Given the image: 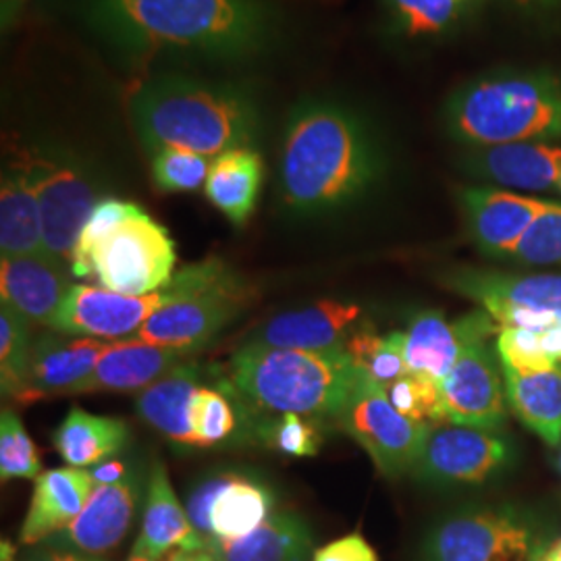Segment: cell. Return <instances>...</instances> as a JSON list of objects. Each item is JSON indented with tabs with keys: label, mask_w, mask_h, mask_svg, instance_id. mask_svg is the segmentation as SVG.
I'll return each instance as SVG.
<instances>
[{
	"label": "cell",
	"mask_w": 561,
	"mask_h": 561,
	"mask_svg": "<svg viewBox=\"0 0 561 561\" xmlns=\"http://www.w3.org/2000/svg\"><path fill=\"white\" fill-rule=\"evenodd\" d=\"M512 449L489 431L454 422L431 424L412 474L431 486H479L510 463Z\"/></svg>",
	"instance_id": "obj_11"
},
{
	"label": "cell",
	"mask_w": 561,
	"mask_h": 561,
	"mask_svg": "<svg viewBox=\"0 0 561 561\" xmlns=\"http://www.w3.org/2000/svg\"><path fill=\"white\" fill-rule=\"evenodd\" d=\"M134 545L157 561L175 549H208L178 500L162 461L152 466L144 497L140 537Z\"/></svg>",
	"instance_id": "obj_24"
},
{
	"label": "cell",
	"mask_w": 561,
	"mask_h": 561,
	"mask_svg": "<svg viewBox=\"0 0 561 561\" xmlns=\"http://www.w3.org/2000/svg\"><path fill=\"white\" fill-rule=\"evenodd\" d=\"M507 405L516 419L551 447L561 443V362L541 373L502 366Z\"/></svg>",
	"instance_id": "obj_27"
},
{
	"label": "cell",
	"mask_w": 561,
	"mask_h": 561,
	"mask_svg": "<svg viewBox=\"0 0 561 561\" xmlns=\"http://www.w3.org/2000/svg\"><path fill=\"white\" fill-rule=\"evenodd\" d=\"M472 0H391V11L408 36H431L447 30Z\"/></svg>",
	"instance_id": "obj_38"
},
{
	"label": "cell",
	"mask_w": 561,
	"mask_h": 561,
	"mask_svg": "<svg viewBox=\"0 0 561 561\" xmlns=\"http://www.w3.org/2000/svg\"><path fill=\"white\" fill-rule=\"evenodd\" d=\"M539 553L530 520L510 505L463 507L437 522L421 561H526Z\"/></svg>",
	"instance_id": "obj_9"
},
{
	"label": "cell",
	"mask_w": 561,
	"mask_h": 561,
	"mask_svg": "<svg viewBox=\"0 0 561 561\" xmlns=\"http://www.w3.org/2000/svg\"><path fill=\"white\" fill-rule=\"evenodd\" d=\"M558 466H560V472H561V443H560V456H558Z\"/></svg>",
	"instance_id": "obj_52"
},
{
	"label": "cell",
	"mask_w": 561,
	"mask_h": 561,
	"mask_svg": "<svg viewBox=\"0 0 561 561\" xmlns=\"http://www.w3.org/2000/svg\"><path fill=\"white\" fill-rule=\"evenodd\" d=\"M445 127L470 148L561 141V80L505 73L472 81L447 101Z\"/></svg>",
	"instance_id": "obj_5"
},
{
	"label": "cell",
	"mask_w": 561,
	"mask_h": 561,
	"mask_svg": "<svg viewBox=\"0 0 561 561\" xmlns=\"http://www.w3.org/2000/svg\"><path fill=\"white\" fill-rule=\"evenodd\" d=\"M502 327L484 310L447 321L437 310L419 312L405 333V362L412 373H424L443 382L460 358L463 345L481 335H495Z\"/></svg>",
	"instance_id": "obj_18"
},
{
	"label": "cell",
	"mask_w": 561,
	"mask_h": 561,
	"mask_svg": "<svg viewBox=\"0 0 561 561\" xmlns=\"http://www.w3.org/2000/svg\"><path fill=\"white\" fill-rule=\"evenodd\" d=\"M259 435L271 449L291 458H312L321 447L317 421L300 414H279L275 421L264 422Z\"/></svg>",
	"instance_id": "obj_39"
},
{
	"label": "cell",
	"mask_w": 561,
	"mask_h": 561,
	"mask_svg": "<svg viewBox=\"0 0 561 561\" xmlns=\"http://www.w3.org/2000/svg\"><path fill=\"white\" fill-rule=\"evenodd\" d=\"M460 202L470 238L484 256L500 261H512L522 238L553 204L495 187H463Z\"/></svg>",
	"instance_id": "obj_14"
},
{
	"label": "cell",
	"mask_w": 561,
	"mask_h": 561,
	"mask_svg": "<svg viewBox=\"0 0 561 561\" xmlns=\"http://www.w3.org/2000/svg\"><path fill=\"white\" fill-rule=\"evenodd\" d=\"M314 551L308 524L294 512H273L252 535L210 547L217 561H308Z\"/></svg>",
	"instance_id": "obj_28"
},
{
	"label": "cell",
	"mask_w": 561,
	"mask_h": 561,
	"mask_svg": "<svg viewBox=\"0 0 561 561\" xmlns=\"http://www.w3.org/2000/svg\"><path fill=\"white\" fill-rule=\"evenodd\" d=\"M461 167L479 180L502 187L558 192L561 181V146L549 141L503 144L489 148H472Z\"/></svg>",
	"instance_id": "obj_19"
},
{
	"label": "cell",
	"mask_w": 561,
	"mask_h": 561,
	"mask_svg": "<svg viewBox=\"0 0 561 561\" xmlns=\"http://www.w3.org/2000/svg\"><path fill=\"white\" fill-rule=\"evenodd\" d=\"M340 428L360 445L387 479L412 472L431 424L400 414L377 382L364 379L341 412Z\"/></svg>",
	"instance_id": "obj_10"
},
{
	"label": "cell",
	"mask_w": 561,
	"mask_h": 561,
	"mask_svg": "<svg viewBox=\"0 0 561 561\" xmlns=\"http://www.w3.org/2000/svg\"><path fill=\"white\" fill-rule=\"evenodd\" d=\"M81 13L125 57L248 59L277 36L264 0H81Z\"/></svg>",
	"instance_id": "obj_1"
},
{
	"label": "cell",
	"mask_w": 561,
	"mask_h": 561,
	"mask_svg": "<svg viewBox=\"0 0 561 561\" xmlns=\"http://www.w3.org/2000/svg\"><path fill=\"white\" fill-rule=\"evenodd\" d=\"M391 405L405 419L437 424L445 421L442 382L424 373H408L400 381L385 389Z\"/></svg>",
	"instance_id": "obj_34"
},
{
	"label": "cell",
	"mask_w": 561,
	"mask_h": 561,
	"mask_svg": "<svg viewBox=\"0 0 561 561\" xmlns=\"http://www.w3.org/2000/svg\"><path fill=\"white\" fill-rule=\"evenodd\" d=\"M71 271L48 256H2L0 296L32 324L55 329L60 306L71 289Z\"/></svg>",
	"instance_id": "obj_20"
},
{
	"label": "cell",
	"mask_w": 561,
	"mask_h": 561,
	"mask_svg": "<svg viewBox=\"0 0 561 561\" xmlns=\"http://www.w3.org/2000/svg\"><path fill=\"white\" fill-rule=\"evenodd\" d=\"M443 287L479 301L493 319L507 308H520L561 322V275L503 273L458 266L442 275Z\"/></svg>",
	"instance_id": "obj_15"
},
{
	"label": "cell",
	"mask_w": 561,
	"mask_h": 561,
	"mask_svg": "<svg viewBox=\"0 0 561 561\" xmlns=\"http://www.w3.org/2000/svg\"><path fill=\"white\" fill-rule=\"evenodd\" d=\"M18 162L41 202L44 252L71 271L81 231L102 201L101 181L76 152L60 146H30Z\"/></svg>",
	"instance_id": "obj_8"
},
{
	"label": "cell",
	"mask_w": 561,
	"mask_h": 561,
	"mask_svg": "<svg viewBox=\"0 0 561 561\" xmlns=\"http://www.w3.org/2000/svg\"><path fill=\"white\" fill-rule=\"evenodd\" d=\"M381 152L360 115L327 99L289 113L279 161L280 204L317 217L362 198L381 175Z\"/></svg>",
	"instance_id": "obj_2"
},
{
	"label": "cell",
	"mask_w": 561,
	"mask_h": 561,
	"mask_svg": "<svg viewBox=\"0 0 561 561\" xmlns=\"http://www.w3.org/2000/svg\"><path fill=\"white\" fill-rule=\"evenodd\" d=\"M94 491L85 468H55L36 479L20 530L21 545H41L76 520Z\"/></svg>",
	"instance_id": "obj_22"
},
{
	"label": "cell",
	"mask_w": 561,
	"mask_h": 561,
	"mask_svg": "<svg viewBox=\"0 0 561 561\" xmlns=\"http://www.w3.org/2000/svg\"><path fill=\"white\" fill-rule=\"evenodd\" d=\"M42 461L38 449L30 439L20 416L4 408L0 414V479L2 482L13 479H38Z\"/></svg>",
	"instance_id": "obj_35"
},
{
	"label": "cell",
	"mask_w": 561,
	"mask_h": 561,
	"mask_svg": "<svg viewBox=\"0 0 561 561\" xmlns=\"http://www.w3.org/2000/svg\"><path fill=\"white\" fill-rule=\"evenodd\" d=\"M233 479V474L229 472H219V474H210L204 481L198 482L194 486V491H190L187 502H185V512L187 518L192 522L196 535L201 537L204 545L210 551V545L215 542V535H213V524H210V510L213 503L219 497L225 484Z\"/></svg>",
	"instance_id": "obj_42"
},
{
	"label": "cell",
	"mask_w": 561,
	"mask_h": 561,
	"mask_svg": "<svg viewBox=\"0 0 561 561\" xmlns=\"http://www.w3.org/2000/svg\"><path fill=\"white\" fill-rule=\"evenodd\" d=\"M345 352L362 373L382 389L410 373L405 362V333L400 331L379 335L370 324H356L345 343Z\"/></svg>",
	"instance_id": "obj_33"
},
{
	"label": "cell",
	"mask_w": 561,
	"mask_h": 561,
	"mask_svg": "<svg viewBox=\"0 0 561 561\" xmlns=\"http://www.w3.org/2000/svg\"><path fill=\"white\" fill-rule=\"evenodd\" d=\"M129 111L150 154L185 148L215 159L233 148H254L261 138V106L233 83L159 76L141 83Z\"/></svg>",
	"instance_id": "obj_3"
},
{
	"label": "cell",
	"mask_w": 561,
	"mask_h": 561,
	"mask_svg": "<svg viewBox=\"0 0 561 561\" xmlns=\"http://www.w3.org/2000/svg\"><path fill=\"white\" fill-rule=\"evenodd\" d=\"M171 301L131 340L196 352L215 340L252 298L250 285L221 259L187 264L167 285Z\"/></svg>",
	"instance_id": "obj_6"
},
{
	"label": "cell",
	"mask_w": 561,
	"mask_h": 561,
	"mask_svg": "<svg viewBox=\"0 0 561 561\" xmlns=\"http://www.w3.org/2000/svg\"><path fill=\"white\" fill-rule=\"evenodd\" d=\"M522 2H542V0H522Z\"/></svg>",
	"instance_id": "obj_53"
},
{
	"label": "cell",
	"mask_w": 561,
	"mask_h": 561,
	"mask_svg": "<svg viewBox=\"0 0 561 561\" xmlns=\"http://www.w3.org/2000/svg\"><path fill=\"white\" fill-rule=\"evenodd\" d=\"M558 194L561 196V181H560V190H558Z\"/></svg>",
	"instance_id": "obj_54"
},
{
	"label": "cell",
	"mask_w": 561,
	"mask_h": 561,
	"mask_svg": "<svg viewBox=\"0 0 561 561\" xmlns=\"http://www.w3.org/2000/svg\"><path fill=\"white\" fill-rule=\"evenodd\" d=\"M21 561H104L101 558H92V556H83L76 551H67V549H57V547H48L42 545L32 549L30 553H25V558Z\"/></svg>",
	"instance_id": "obj_44"
},
{
	"label": "cell",
	"mask_w": 561,
	"mask_h": 561,
	"mask_svg": "<svg viewBox=\"0 0 561 561\" xmlns=\"http://www.w3.org/2000/svg\"><path fill=\"white\" fill-rule=\"evenodd\" d=\"M178 250L171 233L136 206L104 236L73 252L71 275L94 279L104 289L125 296L162 291L175 275Z\"/></svg>",
	"instance_id": "obj_7"
},
{
	"label": "cell",
	"mask_w": 561,
	"mask_h": 561,
	"mask_svg": "<svg viewBox=\"0 0 561 561\" xmlns=\"http://www.w3.org/2000/svg\"><path fill=\"white\" fill-rule=\"evenodd\" d=\"M15 558V547H13V542L2 541V561H13Z\"/></svg>",
	"instance_id": "obj_51"
},
{
	"label": "cell",
	"mask_w": 561,
	"mask_h": 561,
	"mask_svg": "<svg viewBox=\"0 0 561 561\" xmlns=\"http://www.w3.org/2000/svg\"><path fill=\"white\" fill-rule=\"evenodd\" d=\"M542 347L545 352L556 362H561V322L542 331L541 333Z\"/></svg>",
	"instance_id": "obj_46"
},
{
	"label": "cell",
	"mask_w": 561,
	"mask_h": 561,
	"mask_svg": "<svg viewBox=\"0 0 561 561\" xmlns=\"http://www.w3.org/2000/svg\"><path fill=\"white\" fill-rule=\"evenodd\" d=\"M23 0H2V23L7 25L13 18H18Z\"/></svg>",
	"instance_id": "obj_49"
},
{
	"label": "cell",
	"mask_w": 561,
	"mask_h": 561,
	"mask_svg": "<svg viewBox=\"0 0 561 561\" xmlns=\"http://www.w3.org/2000/svg\"><path fill=\"white\" fill-rule=\"evenodd\" d=\"M541 333L530 329H502L497 333V354L502 366L518 373L549 370L556 360L545 352Z\"/></svg>",
	"instance_id": "obj_41"
},
{
	"label": "cell",
	"mask_w": 561,
	"mask_h": 561,
	"mask_svg": "<svg viewBox=\"0 0 561 561\" xmlns=\"http://www.w3.org/2000/svg\"><path fill=\"white\" fill-rule=\"evenodd\" d=\"M169 301L167 287L150 296H125L94 285H71L53 331L94 340H131Z\"/></svg>",
	"instance_id": "obj_13"
},
{
	"label": "cell",
	"mask_w": 561,
	"mask_h": 561,
	"mask_svg": "<svg viewBox=\"0 0 561 561\" xmlns=\"http://www.w3.org/2000/svg\"><path fill=\"white\" fill-rule=\"evenodd\" d=\"M213 159L185 150L164 148L152 154V178L162 192H194L204 187Z\"/></svg>",
	"instance_id": "obj_37"
},
{
	"label": "cell",
	"mask_w": 561,
	"mask_h": 561,
	"mask_svg": "<svg viewBox=\"0 0 561 561\" xmlns=\"http://www.w3.org/2000/svg\"><path fill=\"white\" fill-rule=\"evenodd\" d=\"M127 561H157L154 558H150L144 549H140V547H131V553H129V558H127Z\"/></svg>",
	"instance_id": "obj_50"
},
{
	"label": "cell",
	"mask_w": 561,
	"mask_h": 561,
	"mask_svg": "<svg viewBox=\"0 0 561 561\" xmlns=\"http://www.w3.org/2000/svg\"><path fill=\"white\" fill-rule=\"evenodd\" d=\"M229 385L273 414L340 421L366 375L343 352H300L243 343L229 362Z\"/></svg>",
	"instance_id": "obj_4"
},
{
	"label": "cell",
	"mask_w": 561,
	"mask_h": 561,
	"mask_svg": "<svg viewBox=\"0 0 561 561\" xmlns=\"http://www.w3.org/2000/svg\"><path fill=\"white\" fill-rule=\"evenodd\" d=\"M88 472H90L94 486H96V484H113V482L123 481L129 474V468H127L125 461L104 460L96 463V466H92Z\"/></svg>",
	"instance_id": "obj_45"
},
{
	"label": "cell",
	"mask_w": 561,
	"mask_h": 561,
	"mask_svg": "<svg viewBox=\"0 0 561 561\" xmlns=\"http://www.w3.org/2000/svg\"><path fill=\"white\" fill-rule=\"evenodd\" d=\"M360 317L358 304L319 301L268 319L245 343L300 352H343Z\"/></svg>",
	"instance_id": "obj_17"
},
{
	"label": "cell",
	"mask_w": 561,
	"mask_h": 561,
	"mask_svg": "<svg viewBox=\"0 0 561 561\" xmlns=\"http://www.w3.org/2000/svg\"><path fill=\"white\" fill-rule=\"evenodd\" d=\"M312 561H379V558L375 547L360 533H352L317 549Z\"/></svg>",
	"instance_id": "obj_43"
},
{
	"label": "cell",
	"mask_w": 561,
	"mask_h": 561,
	"mask_svg": "<svg viewBox=\"0 0 561 561\" xmlns=\"http://www.w3.org/2000/svg\"><path fill=\"white\" fill-rule=\"evenodd\" d=\"M512 261L530 266H561V204L553 202L522 238Z\"/></svg>",
	"instance_id": "obj_40"
},
{
	"label": "cell",
	"mask_w": 561,
	"mask_h": 561,
	"mask_svg": "<svg viewBox=\"0 0 561 561\" xmlns=\"http://www.w3.org/2000/svg\"><path fill=\"white\" fill-rule=\"evenodd\" d=\"M190 352L144 343L140 340H123L108 343L102 352L94 373L78 382L67 396L99 393V391H144L159 381L169 370L187 360Z\"/></svg>",
	"instance_id": "obj_21"
},
{
	"label": "cell",
	"mask_w": 561,
	"mask_h": 561,
	"mask_svg": "<svg viewBox=\"0 0 561 561\" xmlns=\"http://www.w3.org/2000/svg\"><path fill=\"white\" fill-rule=\"evenodd\" d=\"M273 512L275 495L266 484L233 474L210 510L215 541H240L252 535Z\"/></svg>",
	"instance_id": "obj_31"
},
{
	"label": "cell",
	"mask_w": 561,
	"mask_h": 561,
	"mask_svg": "<svg viewBox=\"0 0 561 561\" xmlns=\"http://www.w3.org/2000/svg\"><path fill=\"white\" fill-rule=\"evenodd\" d=\"M32 322L0 304V389L2 398L27 403L32 382Z\"/></svg>",
	"instance_id": "obj_32"
},
{
	"label": "cell",
	"mask_w": 561,
	"mask_h": 561,
	"mask_svg": "<svg viewBox=\"0 0 561 561\" xmlns=\"http://www.w3.org/2000/svg\"><path fill=\"white\" fill-rule=\"evenodd\" d=\"M2 256H46L41 202L20 162L4 169L0 183Z\"/></svg>",
	"instance_id": "obj_26"
},
{
	"label": "cell",
	"mask_w": 561,
	"mask_h": 561,
	"mask_svg": "<svg viewBox=\"0 0 561 561\" xmlns=\"http://www.w3.org/2000/svg\"><path fill=\"white\" fill-rule=\"evenodd\" d=\"M138 497L140 479L136 472H129L123 481L113 484H96L80 516L42 545L101 558L119 547L129 533Z\"/></svg>",
	"instance_id": "obj_16"
},
{
	"label": "cell",
	"mask_w": 561,
	"mask_h": 561,
	"mask_svg": "<svg viewBox=\"0 0 561 561\" xmlns=\"http://www.w3.org/2000/svg\"><path fill=\"white\" fill-rule=\"evenodd\" d=\"M161 561H217L208 549H175Z\"/></svg>",
	"instance_id": "obj_47"
},
{
	"label": "cell",
	"mask_w": 561,
	"mask_h": 561,
	"mask_svg": "<svg viewBox=\"0 0 561 561\" xmlns=\"http://www.w3.org/2000/svg\"><path fill=\"white\" fill-rule=\"evenodd\" d=\"M190 422L198 447H215L227 442L238 428V416L231 400L222 391L204 385L192 398Z\"/></svg>",
	"instance_id": "obj_36"
},
{
	"label": "cell",
	"mask_w": 561,
	"mask_h": 561,
	"mask_svg": "<svg viewBox=\"0 0 561 561\" xmlns=\"http://www.w3.org/2000/svg\"><path fill=\"white\" fill-rule=\"evenodd\" d=\"M201 387V364L196 360L181 362L180 366L138 393V416L169 442L198 447L190 422V405Z\"/></svg>",
	"instance_id": "obj_25"
},
{
	"label": "cell",
	"mask_w": 561,
	"mask_h": 561,
	"mask_svg": "<svg viewBox=\"0 0 561 561\" xmlns=\"http://www.w3.org/2000/svg\"><path fill=\"white\" fill-rule=\"evenodd\" d=\"M533 561H561V539L545 549H539V553L533 558Z\"/></svg>",
	"instance_id": "obj_48"
},
{
	"label": "cell",
	"mask_w": 561,
	"mask_h": 561,
	"mask_svg": "<svg viewBox=\"0 0 561 561\" xmlns=\"http://www.w3.org/2000/svg\"><path fill=\"white\" fill-rule=\"evenodd\" d=\"M129 442V426L113 416L71 408L53 435L60 458L73 468H92L111 460Z\"/></svg>",
	"instance_id": "obj_30"
},
{
	"label": "cell",
	"mask_w": 561,
	"mask_h": 561,
	"mask_svg": "<svg viewBox=\"0 0 561 561\" xmlns=\"http://www.w3.org/2000/svg\"><path fill=\"white\" fill-rule=\"evenodd\" d=\"M264 162L254 148H233L213 159L204 194L233 225H245L261 196Z\"/></svg>",
	"instance_id": "obj_29"
},
{
	"label": "cell",
	"mask_w": 561,
	"mask_h": 561,
	"mask_svg": "<svg viewBox=\"0 0 561 561\" xmlns=\"http://www.w3.org/2000/svg\"><path fill=\"white\" fill-rule=\"evenodd\" d=\"M493 335L468 341L451 373L442 382L445 421L495 433L507 419L502 360Z\"/></svg>",
	"instance_id": "obj_12"
},
{
	"label": "cell",
	"mask_w": 561,
	"mask_h": 561,
	"mask_svg": "<svg viewBox=\"0 0 561 561\" xmlns=\"http://www.w3.org/2000/svg\"><path fill=\"white\" fill-rule=\"evenodd\" d=\"M108 343L94 337H80L60 331H48L34 337L30 401L46 396H67L78 382L88 379Z\"/></svg>",
	"instance_id": "obj_23"
}]
</instances>
